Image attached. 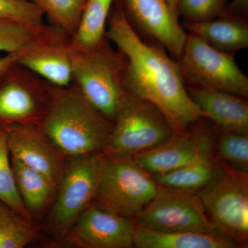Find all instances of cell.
Masks as SVG:
<instances>
[{
  "label": "cell",
  "mask_w": 248,
  "mask_h": 248,
  "mask_svg": "<svg viewBox=\"0 0 248 248\" xmlns=\"http://www.w3.org/2000/svg\"><path fill=\"white\" fill-rule=\"evenodd\" d=\"M48 84L50 107L39 125L46 135L63 155L73 158L103 152L112 122L92 107L73 83Z\"/></svg>",
  "instance_id": "cell-2"
},
{
  "label": "cell",
  "mask_w": 248,
  "mask_h": 248,
  "mask_svg": "<svg viewBox=\"0 0 248 248\" xmlns=\"http://www.w3.org/2000/svg\"><path fill=\"white\" fill-rule=\"evenodd\" d=\"M212 155H215L213 134L199 125L174 132L159 146L133 158L142 169L153 176L170 172Z\"/></svg>",
  "instance_id": "cell-13"
},
{
  "label": "cell",
  "mask_w": 248,
  "mask_h": 248,
  "mask_svg": "<svg viewBox=\"0 0 248 248\" xmlns=\"http://www.w3.org/2000/svg\"><path fill=\"white\" fill-rule=\"evenodd\" d=\"M203 117L213 121L221 130L248 133V104L246 98L233 93L186 86Z\"/></svg>",
  "instance_id": "cell-16"
},
{
  "label": "cell",
  "mask_w": 248,
  "mask_h": 248,
  "mask_svg": "<svg viewBox=\"0 0 248 248\" xmlns=\"http://www.w3.org/2000/svg\"><path fill=\"white\" fill-rule=\"evenodd\" d=\"M10 155L6 130L0 127V201L29 219L31 214L18 192Z\"/></svg>",
  "instance_id": "cell-23"
},
{
  "label": "cell",
  "mask_w": 248,
  "mask_h": 248,
  "mask_svg": "<svg viewBox=\"0 0 248 248\" xmlns=\"http://www.w3.org/2000/svg\"><path fill=\"white\" fill-rule=\"evenodd\" d=\"M248 0H232L226 4L225 14L237 17H246L248 14Z\"/></svg>",
  "instance_id": "cell-29"
},
{
  "label": "cell",
  "mask_w": 248,
  "mask_h": 248,
  "mask_svg": "<svg viewBox=\"0 0 248 248\" xmlns=\"http://www.w3.org/2000/svg\"><path fill=\"white\" fill-rule=\"evenodd\" d=\"M134 221L136 226L154 231H219L198 195L161 186Z\"/></svg>",
  "instance_id": "cell-11"
},
{
  "label": "cell",
  "mask_w": 248,
  "mask_h": 248,
  "mask_svg": "<svg viewBox=\"0 0 248 248\" xmlns=\"http://www.w3.org/2000/svg\"><path fill=\"white\" fill-rule=\"evenodd\" d=\"M221 169V161L212 155L170 172L151 176L159 186L196 194L210 185Z\"/></svg>",
  "instance_id": "cell-19"
},
{
  "label": "cell",
  "mask_w": 248,
  "mask_h": 248,
  "mask_svg": "<svg viewBox=\"0 0 248 248\" xmlns=\"http://www.w3.org/2000/svg\"><path fill=\"white\" fill-rule=\"evenodd\" d=\"M43 11L31 0H0V19L35 27L45 23Z\"/></svg>",
  "instance_id": "cell-26"
},
{
  "label": "cell",
  "mask_w": 248,
  "mask_h": 248,
  "mask_svg": "<svg viewBox=\"0 0 248 248\" xmlns=\"http://www.w3.org/2000/svg\"><path fill=\"white\" fill-rule=\"evenodd\" d=\"M107 27V38L126 59L125 84L130 94L157 108L174 132L185 130L203 118L187 93L177 60L143 40L117 0Z\"/></svg>",
  "instance_id": "cell-1"
},
{
  "label": "cell",
  "mask_w": 248,
  "mask_h": 248,
  "mask_svg": "<svg viewBox=\"0 0 248 248\" xmlns=\"http://www.w3.org/2000/svg\"><path fill=\"white\" fill-rule=\"evenodd\" d=\"M135 231L133 219L93 200L64 236L77 248H130Z\"/></svg>",
  "instance_id": "cell-12"
},
{
  "label": "cell",
  "mask_w": 248,
  "mask_h": 248,
  "mask_svg": "<svg viewBox=\"0 0 248 248\" xmlns=\"http://www.w3.org/2000/svg\"><path fill=\"white\" fill-rule=\"evenodd\" d=\"M72 36L62 28L45 23L32 29L16 53V63L59 86L71 84Z\"/></svg>",
  "instance_id": "cell-9"
},
{
  "label": "cell",
  "mask_w": 248,
  "mask_h": 248,
  "mask_svg": "<svg viewBox=\"0 0 248 248\" xmlns=\"http://www.w3.org/2000/svg\"><path fill=\"white\" fill-rule=\"evenodd\" d=\"M117 1L135 30L157 42L174 60L179 58L187 33L166 0Z\"/></svg>",
  "instance_id": "cell-14"
},
{
  "label": "cell",
  "mask_w": 248,
  "mask_h": 248,
  "mask_svg": "<svg viewBox=\"0 0 248 248\" xmlns=\"http://www.w3.org/2000/svg\"><path fill=\"white\" fill-rule=\"evenodd\" d=\"M166 1H167V3L169 4V6L172 8L173 11H175V12L178 14L177 0H166ZM178 16H179V15H178Z\"/></svg>",
  "instance_id": "cell-31"
},
{
  "label": "cell",
  "mask_w": 248,
  "mask_h": 248,
  "mask_svg": "<svg viewBox=\"0 0 248 248\" xmlns=\"http://www.w3.org/2000/svg\"><path fill=\"white\" fill-rule=\"evenodd\" d=\"M197 195L217 230L234 240L240 248L246 247L248 241V172L221 162V171L216 179Z\"/></svg>",
  "instance_id": "cell-6"
},
{
  "label": "cell",
  "mask_w": 248,
  "mask_h": 248,
  "mask_svg": "<svg viewBox=\"0 0 248 248\" xmlns=\"http://www.w3.org/2000/svg\"><path fill=\"white\" fill-rule=\"evenodd\" d=\"M11 164L19 195L29 213H40L53 198L57 187L39 171L11 156Z\"/></svg>",
  "instance_id": "cell-21"
},
{
  "label": "cell",
  "mask_w": 248,
  "mask_h": 248,
  "mask_svg": "<svg viewBox=\"0 0 248 248\" xmlns=\"http://www.w3.org/2000/svg\"><path fill=\"white\" fill-rule=\"evenodd\" d=\"M50 104L48 82L15 63L0 81V127L39 125Z\"/></svg>",
  "instance_id": "cell-10"
},
{
  "label": "cell",
  "mask_w": 248,
  "mask_h": 248,
  "mask_svg": "<svg viewBox=\"0 0 248 248\" xmlns=\"http://www.w3.org/2000/svg\"><path fill=\"white\" fill-rule=\"evenodd\" d=\"M125 66V57L107 37L93 48L72 52V83L92 107L112 122L128 93Z\"/></svg>",
  "instance_id": "cell-3"
},
{
  "label": "cell",
  "mask_w": 248,
  "mask_h": 248,
  "mask_svg": "<svg viewBox=\"0 0 248 248\" xmlns=\"http://www.w3.org/2000/svg\"><path fill=\"white\" fill-rule=\"evenodd\" d=\"M43 11L50 24L73 37L78 29L85 0H31Z\"/></svg>",
  "instance_id": "cell-25"
},
{
  "label": "cell",
  "mask_w": 248,
  "mask_h": 248,
  "mask_svg": "<svg viewBox=\"0 0 248 248\" xmlns=\"http://www.w3.org/2000/svg\"><path fill=\"white\" fill-rule=\"evenodd\" d=\"M226 0H177L179 17L186 22L210 20L225 14Z\"/></svg>",
  "instance_id": "cell-27"
},
{
  "label": "cell",
  "mask_w": 248,
  "mask_h": 248,
  "mask_svg": "<svg viewBox=\"0 0 248 248\" xmlns=\"http://www.w3.org/2000/svg\"><path fill=\"white\" fill-rule=\"evenodd\" d=\"M173 133L157 108L128 93L116 114L103 153L112 157H134L159 146Z\"/></svg>",
  "instance_id": "cell-4"
},
{
  "label": "cell",
  "mask_w": 248,
  "mask_h": 248,
  "mask_svg": "<svg viewBox=\"0 0 248 248\" xmlns=\"http://www.w3.org/2000/svg\"><path fill=\"white\" fill-rule=\"evenodd\" d=\"M182 27L221 51L232 54L248 47V22L246 17L224 14L203 22H186Z\"/></svg>",
  "instance_id": "cell-17"
},
{
  "label": "cell",
  "mask_w": 248,
  "mask_h": 248,
  "mask_svg": "<svg viewBox=\"0 0 248 248\" xmlns=\"http://www.w3.org/2000/svg\"><path fill=\"white\" fill-rule=\"evenodd\" d=\"M116 0H85L79 25L72 37V49L82 50L107 38L108 19Z\"/></svg>",
  "instance_id": "cell-20"
},
{
  "label": "cell",
  "mask_w": 248,
  "mask_h": 248,
  "mask_svg": "<svg viewBox=\"0 0 248 248\" xmlns=\"http://www.w3.org/2000/svg\"><path fill=\"white\" fill-rule=\"evenodd\" d=\"M158 187L133 157L106 156L94 201L134 220L154 199Z\"/></svg>",
  "instance_id": "cell-7"
},
{
  "label": "cell",
  "mask_w": 248,
  "mask_h": 248,
  "mask_svg": "<svg viewBox=\"0 0 248 248\" xmlns=\"http://www.w3.org/2000/svg\"><path fill=\"white\" fill-rule=\"evenodd\" d=\"M177 62L188 86L225 91L247 98L248 78L233 54L221 51L198 36L187 32Z\"/></svg>",
  "instance_id": "cell-5"
},
{
  "label": "cell",
  "mask_w": 248,
  "mask_h": 248,
  "mask_svg": "<svg viewBox=\"0 0 248 248\" xmlns=\"http://www.w3.org/2000/svg\"><path fill=\"white\" fill-rule=\"evenodd\" d=\"M105 159L101 152L74 157L66 166L50 217V226L57 234L65 236L94 200Z\"/></svg>",
  "instance_id": "cell-8"
},
{
  "label": "cell",
  "mask_w": 248,
  "mask_h": 248,
  "mask_svg": "<svg viewBox=\"0 0 248 248\" xmlns=\"http://www.w3.org/2000/svg\"><path fill=\"white\" fill-rule=\"evenodd\" d=\"M10 154L39 171L58 188L64 172L63 155L37 125H12L4 128Z\"/></svg>",
  "instance_id": "cell-15"
},
{
  "label": "cell",
  "mask_w": 248,
  "mask_h": 248,
  "mask_svg": "<svg viewBox=\"0 0 248 248\" xmlns=\"http://www.w3.org/2000/svg\"><path fill=\"white\" fill-rule=\"evenodd\" d=\"M134 247L138 248H237L229 236L217 232H159L136 226Z\"/></svg>",
  "instance_id": "cell-18"
},
{
  "label": "cell",
  "mask_w": 248,
  "mask_h": 248,
  "mask_svg": "<svg viewBox=\"0 0 248 248\" xmlns=\"http://www.w3.org/2000/svg\"><path fill=\"white\" fill-rule=\"evenodd\" d=\"M215 154L221 162L248 172V133L221 130L215 141Z\"/></svg>",
  "instance_id": "cell-24"
},
{
  "label": "cell",
  "mask_w": 248,
  "mask_h": 248,
  "mask_svg": "<svg viewBox=\"0 0 248 248\" xmlns=\"http://www.w3.org/2000/svg\"><path fill=\"white\" fill-rule=\"evenodd\" d=\"M37 229L29 219L0 201V248H23L31 244Z\"/></svg>",
  "instance_id": "cell-22"
},
{
  "label": "cell",
  "mask_w": 248,
  "mask_h": 248,
  "mask_svg": "<svg viewBox=\"0 0 248 248\" xmlns=\"http://www.w3.org/2000/svg\"><path fill=\"white\" fill-rule=\"evenodd\" d=\"M34 27L20 23L0 19V52H17L30 37Z\"/></svg>",
  "instance_id": "cell-28"
},
{
  "label": "cell",
  "mask_w": 248,
  "mask_h": 248,
  "mask_svg": "<svg viewBox=\"0 0 248 248\" xmlns=\"http://www.w3.org/2000/svg\"><path fill=\"white\" fill-rule=\"evenodd\" d=\"M15 63H16V58L13 54L6 53L0 56V81Z\"/></svg>",
  "instance_id": "cell-30"
}]
</instances>
